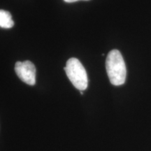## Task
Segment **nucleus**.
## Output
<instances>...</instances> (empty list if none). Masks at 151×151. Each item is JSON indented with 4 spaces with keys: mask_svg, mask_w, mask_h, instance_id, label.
<instances>
[{
    "mask_svg": "<svg viewBox=\"0 0 151 151\" xmlns=\"http://www.w3.org/2000/svg\"><path fill=\"white\" fill-rule=\"evenodd\" d=\"M106 69L111 83L119 86L124 84L127 76V69L120 52L112 50L109 52L106 60Z\"/></svg>",
    "mask_w": 151,
    "mask_h": 151,
    "instance_id": "obj_1",
    "label": "nucleus"
},
{
    "mask_svg": "<svg viewBox=\"0 0 151 151\" xmlns=\"http://www.w3.org/2000/svg\"><path fill=\"white\" fill-rule=\"evenodd\" d=\"M15 71L17 76L26 84L35 86L36 83V67L29 60L17 62L15 65Z\"/></svg>",
    "mask_w": 151,
    "mask_h": 151,
    "instance_id": "obj_3",
    "label": "nucleus"
},
{
    "mask_svg": "<svg viewBox=\"0 0 151 151\" xmlns=\"http://www.w3.org/2000/svg\"><path fill=\"white\" fill-rule=\"evenodd\" d=\"M64 69L69 81L76 89L81 91L87 89L88 86V75L84 67L77 58H72L68 60Z\"/></svg>",
    "mask_w": 151,
    "mask_h": 151,
    "instance_id": "obj_2",
    "label": "nucleus"
},
{
    "mask_svg": "<svg viewBox=\"0 0 151 151\" xmlns=\"http://www.w3.org/2000/svg\"><path fill=\"white\" fill-rule=\"evenodd\" d=\"M14 25V22L10 12L0 9V27L9 29Z\"/></svg>",
    "mask_w": 151,
    "mask_h": 151,
    "instance_id": "obj_4",
    "label": "nucleus"
},
{
    "mask_svg": "<svg viewBox=\"0 0 151 151\" xmlns=\"http://www.w3.org/2000/svg\"><path fill=\"white\" fill-rule=\"evenodd\" d=\"M64 1L67 3H73L78 1H89V0H64Z\"/></svg>",
    "mask_w": 151,
    "mask_h": 151,
    "instance_id": "obj_5",
    "label": "nucleus"
}]
</instances>
